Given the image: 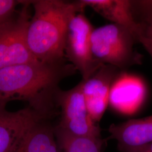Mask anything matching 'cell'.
Segmentation results:
<instances>
[{"mask_svg":"<svg viewBox=\"0 0 152 152\" xmlns=\"http://www.w3.org/2000/svg\"><path fill=\"white\" fill-rule=\"evenodd\" d=\"M118 71L115 66L104 64L90 78L81 81L87 111L95 123L102 118L107 108L111 87Z\"/></svg>","mask_w":152,"mask_h":152,"instance_id":"obj_8","label":"cell"},{"mask_svg":"<svg viewBox=\"0 0 152 152\" xmlns=\"http://www.w3.org/2000/svg\"><path fill=\"white\" fill-rule=\"evenodd\" d=\"M77 2L82 12L86 7H90L113 23L126 28L138 42L139 26L133 13L131 1L80 0L77 1Z\"/></svg>","mask_w":152,"mask_h":152,"instance_id":"obj_10","label":"cell"},{"mask_svg":"<svg viewBox=\"0 0 152 152\" xmlns=\"http://www.w3.org/2000/svg\"><path fill=\"white\" fill-rule=\"evenodd\" d=\"M76 71L73 65L64 61L55 63L37 61L1 68L0 104L24 101L49 118L54 114L59 82Z\"/></svg>","mask_w":152,"mask_h":152,"instance_id":"obj_1","label":"cell"},{"mask_svg":"<svg viewBox=\"0 0 152 152\" xmlns=\"http://www.w3.org/2000/svg\"><path fill=\"white\" fill-rule=\"evenodd\" d=\"M136 152H152V142L142 147Z\"/></svg>","mask_w":152,"mask_h":152,"instance_id":"obj_16","label":"cell"},{"mask_svg":"<svg viewBox=\"0 0 152 152\" xmlns=\"http://www.w3.org/2000/svg\"><path fill=\"white\" fill-rule=\"evenodd\" d=\"M143 95L142 85L137 80L117 77L111 87L109 104L117 111L131 113L141 104Z\"/></svg>","mask_w":152,"mask_h":152,"instance_id":"obj_11","label":"cell"},{"mask_svg":"<svg viewBox=\"0 0 152 152\" xmlns=\"http://www.w3.org/2000/svg\"><path fill=\"white\" fill-rule=\"evenodd\" d=\"M54 129L60 152H102L105 143L102 137L73 136Z\"/></svg>","mask_w":152,"mask_h":152,"instance_id":"obj_13","label":"cell"},{"mask_svg":"<svg viewBox=\"0 0 152 152\" xmlns=\"http://www.w3.org/2000/svg\"><path fill=\"white\" fill-rule=\"evenodd\" d=\"M137 42L125 27L111 23L94 28L91 49L94 59L102 65H110L124 70L142 63V56L134 49Z\"/></svg>","mask_w":152,"mask_h":152,"instance_id":"obj_3","label":"cell"},{"mask_svg":"<svg viewBox=\"0 0 152 152\" xmlns=\"http://www.w3.org/2000/svg\"><path fill=\"white\" fill-rule=\"evenodd\" d=\"M18 152H60L54 129L45 120L29 131Z\"/></svg>","mask_w":152,"mask_h":152,"instance_id":"obj_12","label":"cell"},{"mask_svg":"<svg viewBox=\"0 0 152 152\" xmlns=\"http://www.w3.org/2000/svg\"><path fill=\"white\" fill-rule=\"evenodd\" d=\"M34 14L26 33L28 48L39 61L55 63L63 61L65 39L72 18L80 11L76 1H31Z\"/></svg>","mask_w":152,"mask_h":152,"instance_id":"obj_2","label":"cell"},{"mask_svg":"<svg viewBox=\"0 0 152 152\" xmlns=\"http://www.w3.org/2000/svg\"><path fill=\"white\" fill-rule=\"evenodd\" d=\"M23 1L0 0V27L13 17L16 7Z\"/></svg>","mask_w":152,"mask_h":152,"instance_id":"obj_15","label":"cell"},{"mask_svg":"<svg viewBox=\"0 0 152 152\" xmlns=\"http://www.w3.org/2000/svg\"><path fill=\"white\" fill-rule=\"evenodd\" d=\"M56 105L61 109V118L55 127L71 135L102 137L101 130L87 111L80 82L71 90L58 89L55 94Z\"/></svg>","mask_w":152,"mask_h":152,"instance_id":"obj_4","label":"cell"},{"mask_svg":"<svg viewBox=\"0 0 152 152\" xmlns=\"http://www.w3.org/2000/svg\"><path fill=\"white\" fill-rule=\"evenodd\" d=\"M132 10L139 12L135 18L139 26L138 42L142 45L152 58V1H132Z\"/></svg>","mask_w":152,"mask_h":152,"instance_id":"obj_14","label":"cell"},{"mask_svg":"<svg viewBox=\"0 0 152 152\" xmlns=\"http://www.w3.org/2000/svg\"><path fill=\"white\" fill-rule=\"evenodd\" d=\"M94 28L83 13H77L68 24L65 39V56L79 71L82 80L92 76L102 66L93 58L91 36Z\"/></svg>","mask_w":152,"mask_h":152,"instance_id":"obj_6","label":"cell"},{"mask_svg":"<svg viewBox=\"0 0 152 152\" xmlns=\"http://www.w3.org/2000/svg\"><path fill=\"white\" fill-rule=\"evenodd\" d=\"M0 104V152H18L29 131L48 117L28 107L11 112Z\"/></svg>","mask_w":152,"mask_h":152,"instance_id":"obj_7","label":"cell"},{"mask_svg":"<svg viewBox=\"0 0 152 152\" xmlns=\"http://www.w3.org/2000/svg\"><path fill=\"white\" fill-rule=\"evenodd\" d=\"M31 1H23L18 15L0 27V69L37 61L28 48L26 33Z\"/></svg>","mask_w":152,"mask_h":152,"instance_id":"obj_5","label":"cell"},{"mask_svg":"<svg viewBox=\"0 0 152 152\" xmlns=\"http://www.w3.org/2000/svg\"><path fill=\"white\" fill-rule=\"evenodd\" d=\"M110 137L117 141L121 152H136L152 142V115L130 120L109 127Z\"/></svg>","mask_w":152,"mask_h":152,"instance_id":"obj_9","label":"cell"}]
</instances>
